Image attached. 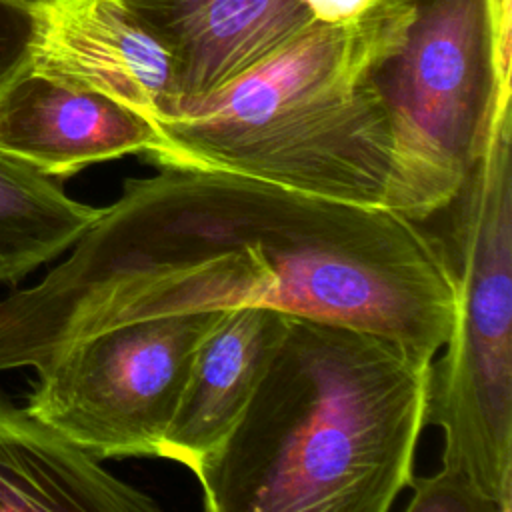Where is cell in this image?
<instances>
[{
    "instance_id": "cell-1",
    "label": "cell",
    "mask_w": 512,
    "mask_h": 512,
    "mask_svg": "<svg viewBox=\"0 0 512 512\" xmlns=\"http://www.w3.org/2000/svg\"><path fill=\"white\" fill-rule=\"evenodd\" d=\"M236 306L356 326L434 358L456 290L440 238L398 212L158 168L128 178L62 264L0 302V370L40 368L126 322Z\"/></svg>"
},
{
    "instance_id": "cell-2",
    "label": "cell",
    "mask_w": 512,
    "mask_h": 512,
    "mask_svg": "<svg viewBox=\"0 0 512 512\" xmlns=\"http://www.w3.org/2000/svg\"><path fill=\"white\" fill-rule=\"evenodd\" d=\"M428 358L292 316L230 436L194 470L208 512H386L414 478Z\"/></svg>"
},
{
    "instance_id": "cell-3",
    "label": "cell",
    "mask_w": 512,
    "mask_h": 512,
    "mask_svg": "<svg viewBox=\"0 0 512 512\" xmlns=\"http://www.w3.org/2000/svg\"><path fill=\"white\" fill-rule=\"evenodd\" d=\"M410 16V0H378L352 22H316L158 120L142 156L158 168L238 174L384 208L394 138L372 70L398 46Z\"/></svg>"
},
{
    "instance_id": "cell-4",
    "label": "cell",
    "mask_w": 512,
    "mask_h": 512,
    "mask_svg": "<svg viewBox=\"0 0 512 512\" xmlns=\"http://www.w3.org/2000/svg\"><path fill=\"white\" fill-rule=\"evenodd\" d=\"M512 108L496 116L436 234L454 276V328L430 364L426 426L442 430V466L512 510Z\"/></svg>"
},
{
    "instance_id": "cell-5",
    "label": "cell",
    "mask_w": 512,
    "mask_h": 512,
    "mask_svg": "<svg viewBox=\"0 0 512 512\" xmlns=\"http://www.w3.org/2000/svg\"><path fill=\"white\" fill-rule=\"evenodd\" d=\"M398 46L372 70L392 128L384 208L442 212L478 164L512 98V0H410Z\"/></svg>"
},
{
    "instance_id": "cell-6",
    "label": "cell",
    "mask_w": 512,
    "mask_h": 512,
    "mask_svg": "<svg viewBox=\"0 0 512 512\" xmlns=\"http://www.w3.org/2000/svg\"><path fill=\"white\" fill-rule=\"evenodd\" d=\"M220 314L154 316L86 336L36 368L26 410L96 460L158 456Z\"/></svg>"
},
{
    "instance_id": "cell-7",
    "label": "cell",
    "mask_w": 512,
    "mask_h": 512,
    "mask_svg": "<svg viewBox=\"0 0 512 512\" xmlns=\"http://www.w3.org/2000/svg\"><path fill=\"white\" fill-rule=\"evenodd\" d=\"M32 68L156 122L180 106L176 66L124 0H38Z\"/></svg>"
},
{
    "instance_id": "cell-8",
    "label": "cell",
    "mask_w": 512,
    "mask_h": 512,
    "mask_svg": "<svg viewBox=\"0 0 512 512\" xmlns=\"http://www.w3.org/2000/svg\"><path fill=\"white\" fill-rule=\"evenodd\" d=\"M154 122L90 90L28 66L0 94V154L64 178L124 154H144Z\"/></svg>"
},
{
    "instance_id": "cell-9",
    "label": "cell",
    "mask_w": 512,
    "mask_h": 512,
    "mask_svg": "<svg viewBox=\"0 0 512 512\" xmlns=\"http://www.w3.org/2000/svg\"><path fill=\"white\" fill-rule=\"evenodd\" d=\"M170 52L180 104L198 100L314 26L302 0H124Z\"/></svg>"
},
{
    "instance_id": "cell-10",
    "label": "cell",
    "mask_w": 512,
    "mask_h": 512,
    "mask_svg": "<svg viewBox=\"0 0 512 512\" xmlns=\"http://www.w3.org/2000/svg\"><path fill=\"white\" fill-rule=\"evenodd\" d=\"M292 314L266 306L222 310L200 342L158 458L194 472L234 430L262 382Z\"/></svg>"
},
{
    "instance_id": "cell-11",
    "label": "cell",
    "mask_w": 512,
    "mask_h": 512,
    "mask_svg": "<svg viewBox=\"0 0 512 512\" xmlns=\"http://www.w3.org/2000/svg\"><path fill=\"white\" fill-rule=\"evenodd\" d=\"M54 428L0 398V512H154Z\"/></svg>"
},
{
    "instance_id": "cell-12",
    "label": "cell",
    "mask_w": 512,
    "mask_h": 512,
    "mask_svg": "<svg viewBox=\"0 0 512 512\" xmlns=\"http://www.w3.org/2000/svg\"><path fill=\"white\" fill-rule=\"evenodd\" d=\"M56 178L0 154V282H18L72 248L100 216Z\"/></svg>"
},
{
    "instance_id": "cell-13",
    "label": "cell",
    "mask_w": 512,
    "mask_h": 512,
    "mask_svg": "<svg viewBox=\"0 0 512 512\" xmlns=\"http://www.w3.org/2000/svg\"><path fill=\"white\" fill-rule=\"evenodd\" d=\"M408 512H500L462 474L440 466L432 476L412 478Z\"/></svg>"
},
{
    "instance_id": "cell-14",
    "label": "cell",
    "mask_w": 512,
    "mask_h": 512,
    "mask_svg": "<svg viewBox=\"0 0 512 512\" xmlns=\"http://www.w3.org/2000/svg\"><path fill=\"white\" fill-rule=\"evenodd\" d=\"M34 8L26 0H0V94L32 64Z\"/></svg>"
},
{
    "instance_id": "cell-15",
    "label": "cell",
    "mask_w": 512,
    "mask_h": 512,
    "mask_svg": "<svg viewBox=\"0 0 512 512\" xmlns=\"http://www.w3.org/2000/svg\"><path fill=\"white\" fill-rule=\"evenodd\" d=\"M378 0H302L314 22L346 24L366 14Z\"/></svg>"
},
{
    "instance_id": "cell-16",
    "label": "cell",
    "mask_w": 512,
    "mask_h": 512,
    "mask_svg": "<svg viewBox=\"0 0 512 512\" xmlns=\"http://www.w3.org/2000/svg\"><path fill=\"white\" fill-rule=\"evenodd\" d=\"M26 2H38V0H26Z\"/></svg>"
}]
</instances>
